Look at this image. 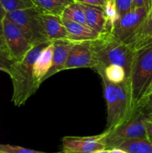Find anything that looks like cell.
<instances>
[{"label": "cell", "instance_id": "1", "mask_svg": "<svg viewBox=\"0 0 152 153\" xmlns=\"http://www.w3.org/2000/svg\"><path fill=\"white\" fill-rule=\"evenodd\" d=\"M131 47L134 52L128 82L135 109L148 94L152 84V38L139 42Z\"/></svg>", "mask_w": 152, "mask_h": 153}, {"label": "cell", "instance_id": "2", "mask_svg": "<svg viewBox=\"0 0 152 153\" xmlns=\"http://www.w3.org/2000/svg\"><path fill=\"white\" fill-rule=\"evenodd\" d=\"M52 41L43 42L33 46L22 59L16 61L9 74L13 85L12 102L15 106L24 105L39 87L34 79V64L40 52Z\"/></svg>", "mask_w": 152, "mask_h": 153}, {"label": "cell", "instance_id": "3", "mask_svg": "<svg viewBox=\"0 0 152 153\" xmlns=\"http://www.w3.org/2000/svg\"><path fill=\"white\" fill-rule=\"evenodd\" d=\"M90 44L95 61L94 70L116 64L125 68L128 79L134 52L131 46L116 38L110 31L99 34L90 40Z\"/></svg>", "mask_w": 152, "mask_h": 153}, {"label": "cell", "instance_id": "4", "mask_svg": "<svg viewBox=\"0 0 152 153\" xmlns=\"http://www.w3.org/2000/svg\"><path fill=\"white\" fill-rule=\"evenodd\" d=\"M147 116L139 107L134 110L131 116L120 125L107 131L106 137L107 149L113 147L125 140L134 138L148 139L145 128ZM105 131V130H104Z\"/></svg>", "mask_w": 152, "mask_h": 153}, {"label": "cell", "instance_id": "5", "mask_svg": "<svg viewBox=\"0 0 152 153\" xmlns=\"http://www.w3.org/2000/svg\"><path fill=\"white\" fill-rule=\"evenodd\" d=\"M38 9L31 7L6 13L5 16L18 25L30 43L34 46L48 41L37 17Z\"/></svg>", "mask_w": 152, "mask_h": 153}, {"label": "cell", "instance_id": "6", "mask_svg": "<svg viewBox=\"0 0 152 153\" xmlns=\"http://www.w3.org/2000/svg\"><path fill=\"white\" fill-rule=\"evenodd\" d=\"M145 7L132 8L119 17L110 32L119 40L131 46L148 13Z\"/></svg>", "mask_w": 152, "mask_h": 153}, {"label": "cell", "instance_id": "7", "mask_svg": "<svg viewBox=\"0 0 152 153\" xmlns=\"http://www.w3.org/2000/svg\"><path fill=\"white\" fill-rule=\"evenodd\" d=\"M1 25L6 46L11 57L15 61L22 59L33 45L21 28L6 16L1 21Z\"/></svg>", "mask_w": 152, "mask_h": 153}, {"label": "cell", "instance_id": "8", "mask_svg": "<svg viewBox=\"0 0 152 153\" xmlns=\"http://www.w3.org/2000/svg\"><path fill=\"white\" fill-rule=\"evenodd\" d=\"M104 131L98 135L89 137L66 136L62 139V152L66 153H101L107 148Z\"/></svg>", "mask_w": 152, "mask_h": 153}, {"label": "cell", "instance_id": "9", "mask_svg": "<svg viewBox=\"0 0 152 153\" xmlns=\"http://www.w3.org/2000/svg\"><path fill=\"white\" fill-rule=\"evenodd\" d=\"M95 67V61L91 48L90 40L75 42L71 48L64 66V70L77 68H92Z\"/></svg>", "mask_w": 152, "mask_h": 153}, {"label": "cell", "instance_id": "10", "mask_svg": "<svg viewBox=\"0 0 152 153\" xmlns=\"http://www.w3.org/2000/svg\"><path fill=\"white\" fill-rule=\"evenodd\" d=\"M101 79L104 97L107 104V126L105 131H110L119 124L120 83H112L104 77H101Z\"/></svg>", "mask_w": 152, "mask_h": 153}, {"label": "cell", "instance_id": "11", "mask_svg": "<svg viewBox=\"0 0 152 153\" xmlns=\"http://www.w3.org/2000/svg\"><path fill=\"white\" fill-rule=\"evenodd\" d=\"M37 17L48 40L53 41L59 39H68V34L61 16L38 9Z\"/></svg>", "mask_w": 152, "mask_h": 153}, {"label": "cell", "instance_id": "12", "mask_svg": "<svg viewBox=\"0 0 152 153\" xmlns=\"http://www.w3.org/2000/svg\"><path fill=\"white\" fill-rule=\"evenodd\" d=\"M53 58L50 70L44 77L43 82L56 73L64 70V66L66 62L69 53L75 42L68 39H59L53 40Z\"/></svg>", "mask_w": 152, "mask_h": 153}, {"label": "cell", "instance_id": "13", "mask_svg": "<svg viewBox=\"0 0 152 153\" xmlns=\"http://www.w3.org/2000/svg\"><path fill=\"white\" fill-rule=\"evenodd\" d=\"M63 22L68 34V40L73 42L92 40L99 34L95 32L89 25L78 23L62 17Z\"/></svg>", "mask_w": 152, "mask_h": 153}, {"label": "cell", "instance_id": "14", "mask_svg": "<svg viewBox=\"0 0 152 153\" xmlns=\"http://www.w3.org/2000/svg\"><path fill=\"white\" fill-rule=\"evenodd\" d=\"M53 51V42H52L40 52L34 62L33 74L36 84L39 88L42 82H43L44 77L52 67Z\"/></svg>", "mask_w": 152, "mask_h": 153}, {"label": "cell", "instance_id": "15", "mask_svg": "<svg viewBox=\"0 0 152 153\" xmlns=\"http://www.w3.org/2000/svg\"><path fill=\"white\" fill-rule=\"evenodd\" d=\"M87 25L98 34L107 32L106 20L101 6L81 4Z\"/></svg>", "mask_w": 152, "mask_h": 153}, {"label": "cell", "instance_id": "16", "mask_svg": "<svg viewBox=\"0 0 152 153\" xmlns=\"http://www.w3.org/2000/svg\"><path fill=\"white\" fill-rule=\"evenodd\" d=\"M112 148H119L124 153H152V142L148 139H130Z\"/></svg>", "mask_w": 152, "mask_h": 153}, {"label": "cell", "instance_id": "17", "mask_svg": "<svg viewBox=\"0 0 152 153\" xmlns=\"http://www.w3.org/2000/svg\"><path fill=\"white\" fill-rule=\"evenodd\" d=\"M100 77H104L110 82L119 84L128 80L125 68L116 64H109L104 67H97L95 69Z\"/></svg>", "mask_w": 152, "mask_h": 153}, {"label": "cell", "instance_id": "18", "mask_svg": "<svg viewBox=\"0 0 152 153\" xmlns=\"http://www.w3.org/2000/svg\"><path fill=\"white\" fill-rule=\"evenodd\" d=\"M35 7L40 10L61 16L63 10L73 0H31Z\"/></svg>", "mask_w": 152, "mask_h": 153}, {"label": "cell", "instance_id": "19", "mask_svg": "<svg viewBox=\"0 0 152 153\" xmlns=\"http://www.w3.org/2000/svg\"><path fill=\"white\" fill-rule=\"evenodd\" d=\"M61 17L66 18L67 19L78 22V23L87 25L85 19V14L81 4L73 1L71 4H68L63 10Z\"/></svg>", "mask_w": 152, "mask_h": 153}, {"label": "cell", "instance_id": "20", "mask_svg": "<svg viewBox=\"0 0 152 153\" xmlns=\"http://www.w3.org/2000/svg\"><path fill=\"white\" fill-rule=\"evenodd\" d=\"M106 20V28L107 31H111L116 22L120 17V14L116 7L115 0H106L102 6Z\"/></svg>", "mask_w": 152, "mask_h": 153}, {"label": "cell", "instance_id": "21", "mask_svg": "<svg viewBox=\"0 0 152 153\" xmlns=\"http://www.w3.org/2000/svg\"><path fill=\"white\" fill-rule=\"evenodd\" d=\"M149 38H152V3L131 46Z\"/></svg>", "mask_w": 152, "mask_h": 153}, {"label": "cell", "instance_id": "22", "mask_svg": "<svg viewBox=\"0 0 152 153\" xmlns=\"http://www.w3.org/2000/svg\"><path fill=\"white\" fill-rule=\"evenodd\" d=\"M0 4L6 13L34 7L31 0H0Z\"/></svg>", "mask_w": 152, "mask_h": 153}, {"label": "cell", "instance_id": "23", "mask_svg": "<svg viewBox=\"0 0 152 153\" xmlns=\"http://www.w3.org/2000/svg\"><path fill=\"white\" fill-rule=\"evenodd\" d=\"M15 61L7 49H0V71L9 75Z\"/></svg>", "mask_w": 152, "mask_h": 153}, {"label": "cell", "instance_id": "24", "mask_svg": "<svg viewBox=\"0 0 152 153\" xmlns=\"http://www.w3.org/2000/svg\"><path fill=\"white\" fill-rule=\"evenodd\" d=\"M0 153H43L41 151L26 149L19 146L0 144Z\"/></svg>", "mask_w": 152, "mask_h": 153}, {"label": "cell", "instance_id": "25", "mask_svg": "<svg viewBox=\"0 0 152 153\" xmlns=\"http://www.w3.org/2000/svg\"><path fill=\"white\" fill-rule=\"evenodd\" d=\"M137 107H139L142 109L147 117H152V92L148 93L140 102Z\"/></svg>", "mask_w": 152, "mask_h": 153}, {"label": "cell", "instance_id": "26", "mask_svg": "<svg viewBox=\"0 0 152 153\" xmlns=\"http://www.w3.org/2000/svg\"><path fill=\"white\" fill-rule=\"evenodd\" d=\"M115 2L120 16L132 9L133 0H115Z\"/></svg>", "mask_w": 152, "mask_h": 153}, {"label": "cell", "instance_id": "27", "mask_svg": "<svg viewBox=\"0 0 152 153\" xmlns=\"http://www.w3.org/2000/svg\"><path fill=\"white\" fill-rule=\"evenodd\" d=\"M152 0H133L132 8L145 7L149 10L151 5Z\"/></svg>", "mask_w": 152, "mask_h": 153}, {"label": "cell", "instance_id": "28", "mask_svg": "<svg viewBox=\"0 0 152 153\" xmlns=\"http://www.w3.org/2000/svg\"><path fill=\"white\" fill-rule=\"evenodd\" d=\"M73 1L75 2L80 3V4H90V5H97L102 7L106 0H73Z\"/></svg>", "mask_w": 152, "mask_h": 153}, {"label": "cell", "instance_id": "29", "mask_svg": "<svg viewBox=\"0 0 152 153\" xmlns=\"http://www.w3.org/2000/svg\"><path fill=\"white\" fill-rule=\"evenodd\" d=\"M0 49H7L5 43V40H4L1 22H0Z\"/></svg>", "mask_w": 152, "mask_h": 153}, {"label": "cell", "instance_id": "30", "mask_svg": "<svg viewBox=\"0 0 152 153\" xmlns=\"http://www.w3.org/2000/svg\"><path fill=\"white\" fill-rule=\"evenodd\" d=\"M145 128L147 131L148 139L152 142V123L146 119L145 121Z\"/></svg>", "mask_w": 152, "mask_h": 153}, {"label": "cell", "instance_id": "31", "mask_svg": "<svg viewBox=\"0 0 152 153\" xmlns=\"http://www.w3.org/2000/svg\"><path fill=\"white\" fill-rule=\"evenodd\" d=\"M6 15V13L4 12V9L2 8V7H1V4H0V22H1V21H2L3 18Z\"/></svg>", "mask_w": 152, "mask_h": 153}, {"label": "cell", "instance_id": "32", "mask_svg": "<svg viewBox=\"0 0 152 153\" xmlns=\"http://www.w3.org/2000/svg\"><path fill=\"white\" fill-rule=\"evenodd\" d=\"M147 120L148 121H150V122L152 123V117H147Z\"/></svg>", "mask_w": 152, "mask_h": 153}, {"label": "cell", "instance_id": "33", "mask_svg": "<svg viewBox=\"0 0 152 153\" xmlns=\"http://www.w3.org/2000/svg\"><path fill=\"white\" fill-rule=\"evenodd\" d=\"M150 92H152V84H151V86L150 91H149V93H150Z\"/></svg>", "mask_w": 152, "mask_h": 153}]
</instances>
